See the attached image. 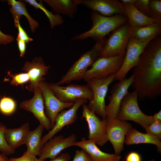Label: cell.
Segmentation results:
<instances>
[{"label": "cell", "instance_id": "6da1fadb", "mask_svg": "<svg viewBox=\"0 0 161 161\" xmlns=\"http://www.w3.org/2000/svg\"><path fill=\"white\" fill-rule=\"evenodd\" d=\"M132 84L138 99H155L161 94V33L151 40L133 70Z\"/></svg>", "mask_w": 161, "mask_h": 161}, {"label": "cell", "instance_id": "7a4b0ae2", "mask_svg": "<svg viewBox=\"0 0 161 161\" xmlns=\"http://www.w3.org/2000/svg\"><path fill=\"white\" fill-rule=\"evenodd\" d=\"M90 14L92 22L91 28L73 37L71 40H83L88 38L95 41L103 39L107 35L128 21L127 16L122 14L107 17L92 10Z\"/></svg>", "mask_w": 161, "mask_h": 161}, {"label": "cell", "instance_id": "3957f363", "mask_svg": "<svg viewBox=\"0 0 161 161\" xmlns=\"http://www.w3.org/2000/svg\"><path fill=\"white\" fill-rule=\"evenodd\" d=\"M94 46L90 49L81 54L80 57L73 64L66 74L61 78L56 84L61 85L69 83L72 81L80 80L94 61L100 57L104 45V39L97 40Z\"/></svg>", "mask_w": 161, "mask_h": 161}, {"label": "cell", "instance_id": "277c9868", "mask_svg": "<svg viewBox=\"0 0 161 161\" xmlns=\"http://www.w3.org/2000/svg\"><path fill=\"white\" fill-rule=\"evenodd\" d=\"M138 100L135 90L128 91L121 102L116 118L122 121H132L145 129L154 120L153 116L146 115L141 111Z\"/></svg>", "mask_w": 161, "mask_h": 161}, {"label": "cell", "instance_id": "5b68a950", "mask_svg": "<svg viewBox=\"0 0 161 161\" xmlns=\"http://www.w3.org/2000/svg\"><path fill=\"white\" fill-rule=\"evenodd\" d=\"M115 74H114L105 78H93L86 81L93 94V98L89 101L87 106L89 110L104 120L107 118L105 97L109 86L115 80Z\"/></svg>", "mask_w": 161, "mask_h": 161}, {"label": "cell", "instance_id": "8992f818", "mask_svg": "<svg viewBox=\"0 0 161 161\" xmlns=\"http://www.w3.org/2000/svg\"><path fill=\"white\" fill-rule=\"evenodd\" d=\"M131 36V26L127 22L110 33L105 41L99 57H112L125 54Z\"/></svg>", "mask_w": 161, "mask_h": 161}, {"label": "cell", "instance_id": "52a82bcc", "mask_svg": "<svg viewBox=\"0 0 161 161\" xmlns=\"http://www.w3.org/2000/svg\"><path fill=\"white\" fill-rule=\"evenodd\" d=\"M125 54L109 57H99L91 68L87 70L83 79L85 81L93 78H105L116 74L120 70Z\"/></svg>", "mask_w": 161, "mask_h": 161}, {"label": "cell", "instance_id": "ba28073f", "mask_svg": "<svg viewBox=\"0 0 161 161\" xmlns=\"http://www.w3.org/2000/svg\"><path fill=\"white\" fill-rule=\"evenodd\" d=\"M49 87L61 101L66 103H74L78 100L85 99L89 101L93 97V92L87 85L74 84L61 86L55 83H48Z\"/></svg>", "mask_w": 161, "mask_h": 161}, {"label": "cell", "instance_id": "9c48e42d", "mask_svg": "<svg viewBox=\"0 0 161 161\" xmlns=\"http://www.w3.org/2000/svg\"><path fill=\"white\" fill-rule=\"evenodd\" d=\"M152 39L140 41L131 36L127 46L123 63L115 74V80L119 81L126 78L129 70L137 66L141 54Z\"/></svg>", "mask_w": 161, "mask_h": 161}, {"label": "cell", "instance_id": "30bf717a", "mask_svg": "<svg viewBox=\"0 0 161 161\" xmlns=\"http://www.w3.org/2000/svg\"><path fill=\"white\" fill-rule=\"evenodd\" d=\"M82 118L87 122L89 129L88 140L102 146L108 141L106 131V120L100 118L88 108L86 104L83 105Z\"/></svg>", "mask_w": 161, "mask_h": 161}, {"label": "cell", "instance_id": "8fae6325", "mask_svg": "<svg viewBox=\"0 0 161 161\" xmlns=\"http://www.w3.org/2000/svg\"><path fill=\"white\" fill-rule=\"evenodd\" d=\"M132 128L130 123L117 118L107 121L106 135L113 146L115 154L120 155L123 151L126 135Z\"/></svg>", "mask_w": 161, "mask_h": 161}, {"label": "cell", "instance_id": "7c38bea8", "mask_svg": "<svg viewBox=\"0 0 161 161\" xmlns=\"http://www.w3.org/2000/svg\"><path fill=\"white\" fill-rule=\"evenodd\" d=\"M88 101L87 100L85 99L78 100L74 103L70 108L67 110L64 109L59 112L56 116L53 127L42 137L41 147L64 127L74 123L77 118V112L79 108L83 104L86 103Z\"/></svg>", "mask_w": 161, "mask_h": 161}, {"label": "cell", "instance_id": "4fadbf2b", "mask_svg": "<svg viewBox=\"0 0 161 161\" xmlns=\"http://www.w3.org/2000/svg\"><path fill=\"white\" fill-rule=\"evenodd\" d=\"M134 76L132 75L129 78H125L113 85L109 97V103L106 106V121L116 118L121 102L132 85Z\"/></svg>", "mask_w": 161, "mask_h": 161}, {"label": "cell", "instance_id": "5bb4252c", "mask_svg": "<svg viewBox=\"0 0 161 161\" xmlns=\"http://www.w3.org/2000/svg\"><path fill=\"white\" fill-rule=\"evenodd\" d=\"M39 86L44 100L45 114L50 121L52 128L58 113L66 108H70L74 103H66L61 101L49 87L48 83L44 81L41 82Z\"/></svg>", "mask_w": 161, "mask_h": 161}, {"label": "cell", "instance_id": "9a60e30c", "mask_svg": "<svg viewBox=\"0 0 161 161\" xmlns=\"http://www.w3.org/2000/svg\"><path fill=\"white\" fill-rule=\"evenodd\" d=\"M77 137L72 134L65 137L62 135L54 136L42 146L39 159L44 161L47 158H54L59 155L65 149L74 146Z\"/></svg>", "mask_w": 161, "mask_h": 161}, {"label": "cell", "instance_id": "2e32d148", "mask_svg": "<svg viewBox=\"0 0 161 161\" xmlns=\"http://www.w3.org/2000/svg\"><path fill=\"white\" fill-rule=\"evenodd\" d=\"M33 92L34 95L32 98L21 102L19 107L33 114L40 124L49 131L52 129L51 124L44 111V100L41 89L39 86L35 89Z\"/></svg>", "mask_w": 161, "mask_h": 161}, {"label": "cell", "instance_id": "e0dca14e", "mask_svg": "<svg viewBox=\"0 0 161 161\" xmlns=\"http://www.w3.org/2000/svg\"><path fill=\"white\" fill-rule=\"evenodd\" d=\"M78 4H83L101 15L110 17L116 15L126 16L121 1L117 0H77Z\"/></svg>", "mask_w": 161, "mask_h": 161}, {"label": "cell", "instance_id": "ac0fdd59", "mask_svg": "<svg viewBox=\"0 0 161 161\" xmlns=\"http://www.w3.org/2000/svg\"><path fill=\"white\" fill-rule=\"evenodd\" d=\"M50 68L45 65L44 60L40 57H36L30 62L27 61L22 68L23 71L29 74L30 79L26 88L30 91L34 92L39 83L44 81V77L47 73Z\"/></svg>", "mask_w": 161, "mask_h": 161}, {"label": "cell", "instance_id": "d6986e66", "mask_svg": "<svg viewBox=\"0 0 161 161\" xmlns=\"http://www.w3.org/2000/svg\"><path fill=\"white\" fill-rule=\"evenodd\" d=\"M74 146L84 151L89 156L92 161H118L121 157L115 154H111L101 151L94 142L82 138L81 140L76 141Z\"/></svg>", "mask_w": 161, "mask_h": 161}, {"label": "cell", "instance_id": "ffe728a7", "mask_svg": "<svg viewBox=\"0 0 161 161\" xmlns=\"http://www.w3.org/2000/svg\"><path fill=\"white\" fill-rule=\"evenodd\" d=\"M29 124L27 122L18 128L7 129L4 133L5 140L13 150L25 144L27 134L30 131Z\"/></svg>", "mask_w": 161, "mask_h": 161}, {"label": "cell", "instance_id": "44dd1931", "mask_svg": "<svg viewBox=\"0 0 161 161\" xmlns=\"http://www.w3.org/2000/svg\"><path fill=\"white\" fill-rule=\"evenodd\" d=\"M128 22L131 27L145 26L157 24L154 19L140 12L133 4L122 3Z\"/></svg>", "mask_w": 161, "mask_h": 161}, {"label": "cell", "instance_id": "7402d4cb", "mask_svg": "<svg viewBox=\"0 0 161 161\" xmlns=\"http://www.w3.org/2000/svg\"><path fill=\"white\" fill-rule=\"evenodd\" d=\"M125 143L126 145L148 143L157 146V151L161 153V141L157 137L147 133L139 132L134 128H131L126 134Z\"/></svg>", "mask_w": 161, "mask_h": 161}, {"label": "cell", "instance_id": "603a6c76", "mask_svg": "<svg viewBox=\"0 0 161 161\" xmlns=\"http://www.w3.org/2000/svg\"><path fill=\"white\" fill-rule=\"evenodd\" d=\"M50 6L54 14L73 18L76 13L78 5L77 0H44Z\"/></svg>", "mask_w": 161, "mask_h": 161}, {"label": "cell", "instance_id": "cb8c5ba5", "mask_svg": "<svg viewBox=\"0 0 161 161\" xmlns=\"http://www.w3.org/2000/svg\"><path fill=\"white\" fill-rule=\"evenodd\" d=\"M44 128L41 124L35 129L29 131L26 138L25 144L27 151L35 156H39L41 148L42 135Z\"/></svg>", "mask_w": 161, "mask_h": 161}, {"label": "cell", "instance_id": "d4e9b609", "mask_svg": "<svg viewBox=\"0 0 161 161\" xmlns=\"http://www.w3.org/2000/svg\"><path fill=\"white\" fill-rule=\"evenodd\" d=\"M161 31V25L158 24L145 26H131V37L138 41L153 39Z\"/></svg>", "mask_w": 161, "mask_h": 161}, {"label": "cell", "instance_id": "484cf974", "mask_svg": "<svg viewBox=\"0 0 161 161\" xmlns=\"http://www.w3.org/2000/svg\"><path fill=\"white\" fill-rule=\"evenodd\" d=\"M8 4L11 6L10 11L12 14L14 20L21 18V15H24L27 18L29 22L30 29L32 32H35L39 25L38 23L32 18L28 13L25 4L23 1H16L14 0L7 1Z\"/></svg>", "mask_w": 161, "mask_h": 161}, {"label": "cell", "instance_id": "4316f807", "mask_svg": "<svg viewBox=\"0 0 161 161\" xmlns=\"http://www.w3.org/2000/svg\"><path fill=\"white\" fill-rule=\"evenodd\" d=\"M24 1L34 7L41 10L44 13L49 19L51 29L54 28L55 26L61 25L63 23L64 21L61 15L53 14L51 12L47 10L41 1L40 3H38L34 0H25Z\"/></svg>", "mask_w": 161, "mask_h": 161}, {"label": "cell", "instance_id": "83f0119b", "mask_svg": "<svg viewBox=\"0 0 161 161\" xmlns=\"http://www.w3.org/2000/svg\"><path fill=\"white\" fill-rule=\"evenodd\" d=\"M149 11V17L161 25V0H150Z\"/></svg>", "mask_w": 161, "mask_h": 161}, {"label": "cell", "instance_id": "f1b7e54d", "mask_svg": "<svg viewBox=\"0 0 161 161\" xmlns=\"http://www.w3.org/2000/svg\"><path fill=\"white\" fill-rule=\"evenodd\" d=\"M16 103L11 98L4 97L0 100V112L3 114L9 115L15 111Z\"/></svg>", "mask_w": 161, "mask_h": 161}, {"label": "cell", "instance_id": "f546056e", "mask_svg": "<svg viewBox=\"0 0 161 161\" xmlns=\"http://www.w3.org/2000/svg\"><path fill=\"white\" fill-rule=\"evenodd\" d=\"M6 126L0 122V151L6 156L14 154L15 150L13 149L7 144L4 137Z\"/></svg>", "mask_w": 161, "mask_h": 161}, {"label": "cell", "instance_id": "4dcf8cb0", "mask_svg": "<svg viewBox=\"0 0 161 161\" xmlns=\"http://www.w3.org/2000/svg\"><path fill=\"white\" fill-rule=\"evenodd\" d=\"M8 74L12 78L10 82L12 85L17 86L28 82L29 80V76L27 72L11 74L8 72Z\"/></svg>", "mask_w": 161, "mask_h": 161}, {"label": "cell", "instance_id": "1f68e13d", "mask_svg": "<svg viewBox=\"0 0 161 161\" xmlns=\"http://www.w3.org/2000/svg\"><path fill=\"white\" fill-rule=\"evenodd\" d=\"M146 133L151 134L161 140V122L154 121L145 128Z\"/></svg>", "mask_w": 161, "mask_h": 161}, {"label": "cell", "instance_id": "d6a6232c", "mask_svg": "<svg viewBox=\"0 0 161 161\" xmlns=\"http://www.w3.org/2000/svg\"><path fill=\"white\" fill-rule=\"evenodd\" d=\"M149 1L150 0H135L133 4L142 13L149 17Z\"/></svg>", "mask_w": 161, "mask_h": 161}, {"label": "cell", "instance_id": "836d02e7", "mask_svg": "<svg viewBox=\"0 0 161 161\" xmlns=\"http://www.w3.org/2000/svg\"><path fill=\"white\" fill-rule=\"evenodd\" d=\"M19 20L20 18H17L14 20L15 26L16 27H18V36L20 39L27 43L33 41L32 39L28 36L24 30L21 26L19 23Z\"/></svg>", "mask_w": 161, "mask_h": 161}, {"label": "cell", "instance_id": "e575fe53", "mask_svg": "<svg viewBox=\"0 0 161 161\" xmlns=\"http://www.w3.org/2000/svg\"><path fill=\"white\" fill-rule=\"evenodd\" d=\"M9 161H41L36 156L26 151L20 157L17 158L12 157Z\"/></svg>", "mask_w": 161, "mask_h": 161}, {"label": "cell", "instance_id": "d590c367", "mask_svg": "<svg viewBox=\"0 0 161 161\" xmlns=\"http://www.w3.org/2000/svg\"><path fill=\"white\" fill-rule=\"evenodd\" d=\"M72 161H92L88 154L82 149L75 151Z\"/></svg>", "mask_w": 161, "mask_h": 161}, {"label": "cell", "instance_id": "8d00e7d4", "mask_svg": "<svg viewBox=\"0 0 161 161\" xmlns=\"http://www.w3.org/2000/svg\"><path fill=\"white\" fill-rule=\"evenodd\" d=\"M14 37L10 35H6L0 31V44L6 45L12 42Z\"/></svg>", "mask_w": 161, "mask_h": 161}, {"label": "cell", "instance_id": "74e56055", "mask_svg": "<svg viewBox=\"0 0 161 161\" xmlns=\"http://www.w3.org/2000/svg\"><path fill=\"white\" fill-rule=\"evenodd\" d=\"M20 52V57H22L25 53L26 46L25 42L17 36L16 39Z\"/></svg>", "mask_w": 161, "mask_h": 161}, {"label": "cell", "instance_id": "f35d334b", "mask_svg": "<svg viewBox=\"0 0 161 161\" xmlns=\"http://www.w3.org/2000/svg\"><path fill=\"white\" fill-rule=\"evenodd\" d=\"M125 161H142L140 155L137 153L132 152L126 156Z\"/></svg>", "mask_w": 161, "mask_h": 161}, {"label": "cell", "instance_id": "ab89813d", "mask_svg": "<svg viewBox=\"0 0 161 161\" xmlns=\"http://www.w3.org/2000/svg\"><path fill=\"white\" fill-rule=\"evenodd\" d=\"M70 159V155L67 153L60 154L55 158L48 161H69Z\"/></svg>", "mask_w": 161, "mask_h": 161}, {"label": "cell", "instance_id": "60d3db41", "mask_svg": "<svg viewBox=\"0 0 161 161\" xmlns=\"http://www.w3.org/2000/svg\"><path fill=\"white\" fill-rule=\"evenodd\" d=\"M153 117L154 121L161 122V110H160L158 112L155 114Z\"/></svg>", "mask_w": 161, "mask_h": 161}, {"label": "cell", "instance_id": "b9f144b4", "mask_svg": "<svg viewBox=\"0 0 161 161\" xmlns=\"http://www.w3.org/2000/svg\"><path fill=\"white\" fill-rule=\"evenodd\" d=\"M0 161H9L6 155L1 153H0Z\"/></svg>", "mask_w": 161, "mask_h": 161}, {"label": "cell", "instance_id": "7bdbcfd3", "mask_svg": "<svg viewBox=\"0 0 161 161\" xmlns=\"http://www.w3.org/2000/svg\"><path fill=\"white\" fill-rule=\"evenodd\" d=\"M135 0H121V1L122 3L134 4Z\"/></svg>", "mask_w": 161, "mask_h": 161}, {"label": "cell", "instance_id": "ee69618b", "mask_svg": "<svg viewBox=\"0 0 161 161\" xmlns=\"http://www.w3.org/2000/svg\"><path fill=\"white\" fill-rule=\"evenodd\" d=\"M156 161L152 159V160H149L148 161Z\"/></svg>", "mask_w": 161, "mask_h": 161}, {"label": "cell", "instance_id": "f6af8a7d", "mask_svg": "<svg viewBox=\"0 0 161 161\" xmlns=\"http://www.w3.org/2000/svg\"><path fill=\"white\" fill-rule=\"evenodd\" d=\"M120 161V160H119V161Z\"/></svg>", "mask_w": 161, "mask_h": 161}, {"label": "cell", "instance_id": "bcb514c9", "mask_svg": "<svg viewBox=\"0 0 161 161\" xmlns=\"http://www.w3.org/2000/svg\"><path fill=\"white\" fill-rule=\"evenodd\" d=\"M1 31L0 30V31Z\"/></svg>", "mask_w": 161, "mask_h": 161}]
</instances>
